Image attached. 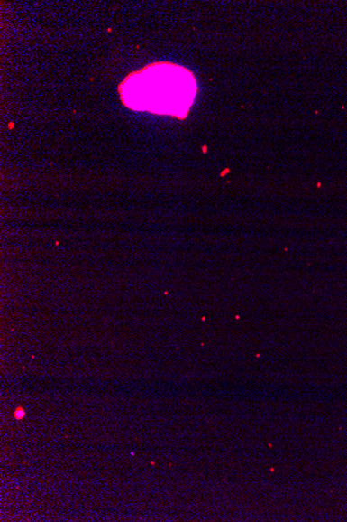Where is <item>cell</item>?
Wrapping results in <instances>:
<instances>
[{"instance_id":"6da1fadb","label":"cell","mask_w":347,"mask_h":522,"mask_svg":"<svg viewBox=\"0 0 347 522\" xmlns=\"http://www.w3.org/2000/svg\"><path fill=\"white\" fill-rule=\"evenodd\" d=\"M124 86L132 87V91L126 92L134 95L132 99L125 101V105L132 107L139 103L137 110L179 118L187 117L196 93L193 73L186 68L167 63L145 68L128 78Z\"/></svg>"},{"instance_id":"7a4b0ae2","label":"cell","mask_w":347,"mask_h":522,"mask_svg":"<svg viewBox=\"0 0 347 522\" xmlns=\"http://www.w3.org/2000/svg\"><path fill=\"white\" fill-rule=\"evenodd\" d=\"M14 416L17 419H23L25 416V411L22 408H18L15 413H14Z\"/></svg>"}]
</instances>
